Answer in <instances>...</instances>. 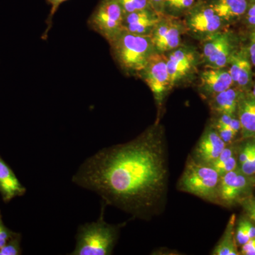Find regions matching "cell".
Segmentation results:
<instances>
[{
  "mask_svg": "<svg viewBox=\"0 0 255 255\" xmlns=\"http://www.w3.org/2000/svg\"><path fill=\"white\" fill-rule=\"evenodd\" d=\"M233 53V41L228 33L216 32L208 38L203 46V55L210 68H225Z\"/></svg>",
  "mask_w": 255,
  "mask_h": 255,
  "instance_id": "9",
  "label": "cell"
},
{
  "mask_svg": "<svg viewBox=\"0 0 255 255\" xmlns=\"http://www.w3.org/2000/svg\"><path fill=\"white\" fill-rule=\"evenodd\" d=\"M228 70L233 82L241 88H246L250 85L253 77L252 64L248 50L234 51L231 55Z\"/></svg>",
  "mask_w": 255,
  "mask_h": 255,
  "instance_id": "15",
  "label": "cell"
},
{
  "mask_svg": "<svg viewBox=\"0 0 255 255\" xmlns=\"http://www.w3.org/2000/svg\"><path fill=\"white\" fill-rule=\"evenodd\" d=\"M16 233L5 226L2 219H1V214H0V248L4 246L5 243L9 241L10 238H12Z\"/></svg>",
  "mask_w": 255,
  "mask_h": 255,
  "instance_id": "28",
  "label": "cell"
},
{
  "mask_svg": "<svg viewBox=\"0 0 255 255\" xmlns=\"http://www.w3.org/2000/svg\"><path fill=\"white\" fill-rule=\"evenodd\" d=\"M216 129H207L203 134L194 151V157L201 163L211 164L226 147Z\"/></svg>",
  "mask_w": 255,
  "mask_h": 255,
  "instance_id": "13",
  "label": "cell"
},
{
  "mask_svg": "<svg viewBox=\"0 0 255 255\" xmlns=\"http://www.w3.org/2000/svg\"><path fill=\"white\" fill-rule=\"evenodd\" d=\"M216 129L219 132L220 136L223 141L226 142V145L232 142L236 134L233 132L232 129L229 127H221V126H216Z\"/></svg>",
  "mask_w": 255,
  "mask_h": 255,
  "instance_id": "29",
  "label": "cell"
},
{
  "mask_svg": "<svg viewBox=\"0 0 255 255\" xmlns=\"http://www.w3.org/2000/svg\"><path fill=\"white\" fill-rule=\"evenodd\" d=\"M151 7L159 14H164V1L165 0H147Z\"/></svg>",
  "mask_w": 255,
  "mask_h": 255,
  "instance_id": "34",
  "label": "cell"
},
{
  "mask_svg": "<svg viewBox=\"0 0 255 255\" xmlns=\"http://www.w3.org/2000/svg\"><path fill=\"white\" fill-rule=\"evenodd\" d=\"M241 253L243 255H255V238L242 246Z\"/></svg>",
  "mask_w": 255,
  "mask_h": 255,
  "instance_id": "33",
  "label": "cell"
},
{
  "mask_svg": "<svg viewBox=\"0 0 255 255\" xmlns=\"http://www.w3.org/2000/svg\"><path fill=\"white\" fill-rule=\"evenodd\" d=\"M252 95H253V97H254L255 98V82L254 85H253V92H252Z\"/></svg>",
  "mask_w": 255,
  "mask_h": 255,
  "instance_id": "38",
  "label": "cell"
},
{
  "mask_svg": "<svg viewBox=\"0 0 255 255\" xmlns=\"http://www.w3.org/2000/svg\"><path fill=\"white\" fill-rule=\"evenodd\" d=\"M238 117L243 138L255 136V98L253 95H241L238 105Z\"/></svg>",
  "mask_w": 255,
  "mask_h": 255,
  "instance_id": "17",
  "label": "cell"
},
{
  "mask_svg": "<svg viewBox=\"0 0 255 255\" xmlns=\"http://www.w3.org/2000/svg\"><path fill=\"white\" fill-rule=\"evenodd\" d=\"M46 1L47 4L50 5V9L49 15H48V18L46 20L47 27L44 31V33L42 35V38L43 40H46L47 36H48V32L50 31L52 23H53V16L58 11V8L60 7V5L65 1H68V0H46Z\"/></svg>",
  "mask_w": 255,
  "mask_h": 255,
  "instance_id": "24",
  "label": "cell"
},
{
  "mask_svg": "<svg viewBox=\"0 0 255 255\" xmlns=\"http://www.w3.org/2000/svg\"><path fill=\"white\" fill-rule=\"evenodd\" d=\"M220 177L211 165L189 157L178 183V188L204 200L218 203Z\"/></svg>",
  "mask_w": 255,
  "mask_h": 255,
  "instance_id": "4",
  "label": "cell"
},
{
  "mask_svg": "<svg viewBox=\"0 0 255 255\" xmlns=\"http://www.w3.org/2000/svg\"><path fill=\"white\" fill-rule=\"evenodd\" d=\"M216 14L224 21H231L246 14L251 0H209Z\"/></svg>",
  "mask_w": 255,
  "mask_h": 255,
  "instance_id": "18",
  "label": "cell"
},
{
  "mask_svg": "<svg viewBox=\"0 0 255 255\" xmlns=\"http://www.w3.org/2000/svg\"><path fill=\"white\" fill-rule=\"evenodd\" d=\"M102 204L132 219L149 220L162 212L168 190L167 144L157 124L133 140L105 147L85 159L73 177Z\"/></svg>",
  "mask_w": 255,
  "mask_h": 255,
  "instance_id": "1",
  "label": "cell"
},
{
  "mask_svg": "<svg viewBox=\"0 0 255 255\" xmlns=\"http://www.w3.org/2000/svg\"><path fill=\"white\" fill-rule=\"evenodd\" d=\"M105 204H102L100 217L94 222L79 226L76 245L70 255H110L118 242L123 225H112L104 218Z\"/></svg>",
  "mask_w": 255,
  "mask_h": 255,
  "instance_id": "2",
  "label": "cell"
},
{
  "mask_svg": "<svg viewBox=\"0 0 255 255\" xmlns=\"http://www.w3.org/2000/svg\"><path fill=\"white\" fill-rule=\"evenodd\" d=\"M229 127L231 128L233 130V132L237 135L238 132H239L241 129V122H240L239 119L233 117L231 124H230Z\"/></svg>",
  "mask_w": 255,
  "mask_h": 255,
  "instance_id": "36",
  "label": "cell"
},
{
  "mask_svg": "<svg viewBox=\"0 0 255 255\" xmlns=\"http://www.w3.org/2000/svg\"><path fill=\"white\" fill-rule=\"evenodd\" d=\"M26 189L18 180L11 167L0 157V194L5 203L24 195Z\"/></svg>",
  "mask_w": 255,
  "mask_h": 255,
  "instance_id": "16",
  "label": "cell"
},
{
  "mask_svg": "<svg viewBox=\"0 0 255 255\" xmlns=\"http://www.w3.org/2000/svg\"><path fill=\"white\" fill-rule=\"evenodd\" d=\"M248 52L252 64L255 66V29L250 35V43Z\"/></svg>",
  "mask_w": 255,
  "mask_h": 255,
  "instance_id": "32",
  "label": "cell"
},
{
  "mask_svg": "<svg viewBox=\"0 0 255 255\" xmlns=\"http://www.w3.org/2000/svg\"><path fill=\"white\" fill-rule=\"evenodd\" d=\"M110 43L119 66L130 74L139 75L157 52L151 35L135 34L124 30Z\"/></svg>",
  "mask_w": 255,
  "mask_h": 255,
  "instance_id": "3",
  "label": "cell"
},
{
  "mask_svg": "<svg viewBox=\"0 0 255 255\" xmlns=\"http://www.w3.org/2000/svg\"><path fill=\"white\" fill-rule=\"evenodd\" d=\"M167 61V57L162 53L155 52L151 56L145 68L139 74L150 89L159 105L162 104L166 94L172 87Z\"/></svg>",
  "mask_w": 255,
  "mask_h": 255,
  "instance_id": "7",
  "label": "cell"
},
{
  "mask_svg": "<svg viewBox=\"0 0 255 255\" xmlns=\"http://www.w3.org/2000/svg\"><path fill=\"white\" fill-rule=\"evenodd\" d=\"M119 1L124 14L151 7L147 0H119Z\"/></svg>",
  "mask_w": 255,
  "mask_h": 255,
  "instance_id": "23",
  "label": "cell"
},
{
  "mask_svg": "<svg viewBox=\"0 0 255 255\" xmlns=\"http://www.w3.org/2000/svg\"><path fill=\"white\" fill-rule=\"evenodd\" d=\"M249 219L255 223V198L248 196L240 201Z\"/></svg>",
  "mask_w": 255,
  "mask_h": 255,
  "instance_id": "26",
  "label": "cell"
},
{
  "mask_svg": "<svg viewBox=\"0 0 255 255\" xmlns=\"http://www.w3.org/2000/svg\"><path fill=\"white\" fill-rule=\"evenodd\" d=\"M21 235L16 233L0 248V255H21L22 250H21Z\"/></svg>",
  "mask_w": 255,
  "mask_h": 255,
  "instance_id": "22",
  "label": "cell"
},
{
  "mask_svg": "<svg viewBox=\"0 0 255 255\" xmlns=\"http://www.w3.org/2000/svg\"><path fill=\"white\" fill-rule=\"evenodd\" d=\"M162 15L152 7L124 14V30L135 34L151 35Z\"/></svg>",
  "mask_w": 255,
  "mask_h": 255,
  "instance_id": "12",
  "label": "cell"
},
{
  "mask_svg": "<svg viewBox=\"0 0 255 255\" xmlns=\"http://www.w3.org/2000/svg\"><path fill=\"white\" fill-rule=\"evenodd\" d=\"M167 58V70L172 87L190 75L195 70L197 64L196 52L189 47H178L172 50Z\"/></svg>",
  "mask_w": 255,
  "mask_h": 255,
  "instance_id": "10",
  "label": "cell"
},
{
  "mask_svg": "<svg viewBox=\"0 0 255 255\" xmlns=\"http://www.w3.org/2000/svg\"><path fill=\"white\" fill-rule=\"evenodd\" d=\"M124 18L119 0H100L89 18L88 26L110 43L124 31Z\"/></svg>",
  "mask_w": 255,
  "mask_h": 255,
  "instance_id": "5",
  "label": "cell"
},
{
  "mask_svg": "<svg viewBox=\"0 0 255 255\" xmlns=\"http://www.w3.org/2000/svg\"><path fill=\"white\" fill-rule=\"evenodd\" d=\"M252 151L255 159V142H251Z\"/></svg>",
  "mask_w": 255,
  "mask_h": 255,
  "instance_id": "37",
  "label": "cell"
},
{
  "mask_svg": "<svg viewBox=\"0 0 255 255\" xmlns=\"http://www.w3.org/2000/svg\"><path fill=\"white\" fill-rule=\"evenodd\" d=\"M236 169H237V159L234 155H233L232 157H230L226 162L221 164L220 167L215 169V170H216L220 177H221V176L224 175V174Z\"/></svg>",
  "mask_w": 255,
  "mask_h": 255,
  "instance_id": "27",
  "label": "cell"
},
{
  "mask_svg": "<svg viewBox=\"0 0 255 255\" xmlns=\"http://www.w3.org/2000/svg\"><path fill=\"white\" fill-rule=\"evenodd\" d=\"M245 221H246L247 230H248L250 239H253L255 238V226L251 222V221H250V219H245Z\"/></svg>",
  "mask_w": 255,
  "mask_h": 255,
  "instance_id": "35",
  "label": "cell"
},
{
  "mask_svg": "<svg viewBox=\"0 0 255 255\" xmlns=\"http://www.w3.org/2000/svg\"><path fill=\"white\" fill-rule=\"evenodd\" d=\"M236 216L233 215L228 221L226 231L223 233L218 244L215 247L211 255H238L237 242L236 240Z\"/></svg>",
  "mask_w": 255,
  "mask_h": 255,
  "instance_id": "20",
  "label": "cell"
},
{
  "mask_svg": "<svg viewBox=\"0 0 255 255\" xmlns=\"http://www.w3.org/2000/svg\"><path fill=\"white\" fill-rule=\"evenodd\" d=\"M201 0H165L164 1V14H179L188 12Z\"/></svg>",
  "mask_w": 255,
  "mask_h": 255,
  "instance_id": "21",
  "label": "cell"
},
{
  "mask_svg": "<svg viewBox=\"0 0 255 255\" xmlns=\"http://www.w3.org/2000/svg\"><path fill=\"white\" fill-rule=\"evenodd\" d=\"M234 153V150H233V147H226L223 152H221V155L219 156L217 159L212 162L210 165L213 167L214 169L218 168L220 167L221 164L224 163L225 162L228 160L230 157H232Z\"/></svg>",
  "mask_w": 255,
  "mask_h": 255,
  "instance_id": "30",
  "label": "cell"
},
{
  "mask_svg": "<svg viewBox=\"0 0 255 255\" xmlns=\"http://www.w3.org/2000/svg\"><path fill=\"white\" fill-rule=\"evenodd\" d=\"M255 184L254 176L246 175L238 169L221 176L218 189V203L230 206L240 202L248 196Z\"/></svg>",
  "mask_w": 255,
  "mask_h": 255,
  "instance_id": "6",
  "label": "cell"
},
{
  "mask_svg": "<svg viewBox=\"0 0 255 255\" xmlns=\"http://www.w3.org/2000/svg\"><path fill=\"white\" fill-rule=\"evenodd\" d=\"M201 87L206 95L216 96L234 84L228 70L210 68L201 74Z\"/></svg>",
  "mask_w": 255,
  "mask_h": 255,
  "instance_id": "14",
  "label": "cell"
},
{
  "mask_svg": "<svg viewBox=\"0 0 255 255\" xmlns=\"http://www.w3.org/2000/svg\"><path fill=\"white\" fill-rule=\"evenodd\" d=\"M175 18L162 17L154 28L151 37L156 51L173 50L179 46L182 35V26Z\"/></svg>",
  "mask_w": 255,
  "mask_h": 255,
  "instance_id": "11",
  "label": "cell"
},
{
  "mask_svg": "<svg viewBox=\"0 0 255 255\" xmlns=\"http://www.w3.org/2000/svg\"><path fill=\"white\" fill-rule=\"evenodd\" d=\"M224 21L216 14L207 1H201L187 12V23L190 30L201 35L211 36L219 31Z\"/></svg>",
  "mask_w": 255,
  "mask_h": 255,
  "instance_id": "8",
  "label": "cell"
},
{
  "mask_svg": "<svg viewBox=\"0 0 255 255\" xmlns=\"http://www.w3.org/2000/svg\"><path fill=\"white\" fill-rule=\"evenodd\" d=\"M242 94L237 89L231 88L218 94L211 102L213 110L221 114H228L233 117L237 112L238 102Z\"/></svg>",
  "mask_w": 255,
  "mask_h": 255,
  "instance_id": "19",
  "label": "cell"
},
{
  "mask_svg": "<svg viewBox=\"0 0 255 255\" xmlns=\"http://www.w3.org/2000/svg\"><path fill=\"white\" fill-rule=\"evenodd\" d=\"M244 16L248 24L255 29V0H251Z\"/></svg>",
  "mask_w": 255,
  "mask_h": 255,
  "instance_id": "31",
  "label": "cell"
},
{
  "mask_svg": "<svg viewBox=\"0 0 255 255\" xmlns=\"http://www.w3.org/2000/svg\"><path fill=\"white\" fill-rule=\"evenodd\" d=\"M236 240L238 246H243L250 241L249 235L247 230L246 221L242 219L238 223V227L236 231Z\"/></svg>",
  "mask_w": 255,
  "mask_h": 255,
  "instance_id": "25",
  "label": "cell"
}]
</instances>
